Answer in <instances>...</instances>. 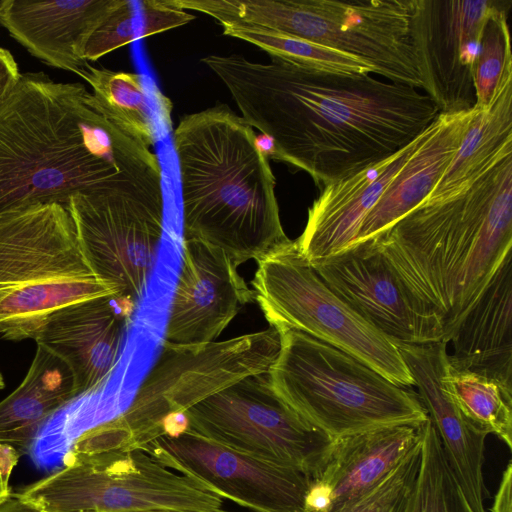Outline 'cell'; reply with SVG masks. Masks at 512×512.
<instances>
[{"instance_id": "cell-1", "label": "cell", "mask_w": 512, "mask_h": 512, "mask_svg": "<svg viewBox=\"0 0 512 512\" xmlns=\"http://www.w3.org/2000/svg\"><path fill=\"white\" fill-rule=\"evenodd\" d=\"M270 58L258 63L210 55L202 62L226 86L245 122L270 140L269 158L306 171L317 185L390 157L439 115L433 100L411 85Z\"/></svg>"}, {"instance_id": "cell-2", "label": "cell", "mask_w": 512, "mask_h": 512, "mask_svg": "<svg viewBox=\"0 0 512 512\" xmlns=\"http://www.w3.org/2000/svg\"><path fill=\"white\" fill-rule=\"evenodd\" d=\"M112 189L162 191L158 156L105 117L82 83L22 74L0 105V214Z\"/></svg>"}, {"instance_id": "cell-3", "label": "cell", "mask_w": 512, "mask_h": 512, "mask_svg": "<svg viewBox=\"0 0 512 512\" xmlns=\"http://www.w3.org/2000/svg\"><path fill=\"white\" fill-rule=\"evenodd\" d=\"M373 237L449 343L512 252V151L458 194L423 201Z\"/></svg>"}, {"instance_id": "cell-4", "label": "cell", "mask_w": 512, "mask_h": 512, "mask_svg": "<svg viewBox=\"0 0 512 512\" xmlns=\"http://www.w3.org/2000/svg\"><path fill=\"white\" fill-rule=\"evenodd\" d=\"M183 239L223 251L236 266L288 246L269 158L252 127L225 105L185 115L173 133Z\"/></svg>"}, {"instance_id": "cell-5", "label": "cell", "mask_w": 512, "mask_h": 512, "mask_svg": "<svg viewBox=\"0 0 512 512\" xmlns=\"http://www.w3.org/2000/svg\"><path fill=\"white\" fill-rule=\"evenodd\" d=\"M115 296L80 245L64 203H35L0 214V337L32 339L57 311Z\"/></svg>"}, {"instance_id": "cell-6", "label": "cell", "mask_w": 512, "mask_h": 512, "mask_svg": "<svg viewBox=\"0 0 512 512\" xmlns=\"http://www.w3.org/2000/svg\"><path fill=\"white\" fill-rule=\"evenodd\" d=\"M279 353L267 372L274 392L331 440L428 419L418 393L308 334L277 329Z\"/></svg>"}, {"instance_id": "cell-7", "label": "cell", "mask_w": 512, "mask_h": 512, "mask_svg": "<svg viewBox=\"0 0 512 512\" xmlns=\"http://www.w3.org/2000/svg\"><path fill=\"white\" fill-rule=\"evenodd\" d=\"M182 9L302 38L369 64L391 82L424 87L411 28L412 0H179Z\"/></svg>"}, {"instance_id": "cell-8", "label": "cell", "mask_w": 512, "mask_h": 512, "mask_svg": "<svg viewBox=\"0 0 512 512\" xmlns=\"http://www.w3.org/2000/svg\"><path fill=\"white\" fill-rule=\"evenodd\" d=\"M280 350L276 328L201 344L165 341L129 407L95 426L97 451L142 447L161 435L163 420L245 378L266 374Z\"/></svg>"}, {"instance_id": "cell-9", "label": "cell", "mask_w": 512, "mask_h": 512, "mask_svg": "<svg viewBox=\"0 0 512 512\" xmlns=\"http://www.w3.org/2000/svg\"><path fill=\"white\" fill-rule=\"evenodd\" d=\"M64 456L62 469L16 495L47 512H227L207 485L142 448Z\"/></svg>"}, {"instance_id": "cell-10", "label": "cell", "mask_w": 512, "mask_h": 512, "mask_svg": "<svg viewBox=\"0 0 512 512\" xmlns=\"http://www.w3.org/2000/svg\"><path fill=\"white\" fill-rule=\"evenodd\" d=\"M257 263L254 299L270 326L304 332L357 358L398 386L414 385L396 344L323 282L300 254L296 240Z\"/></svg>"}, {"instance_id": "cell-11", "label": "cell", "mask_w": 512, "mask_h": 512, "mask_svg": "<svg viewBox=\"0 0 512 512\" xmlns=\"http://www.w3.org/2000/svg\"><path fill=\"white\" fill-rule=\"evenodd\" d=\"M186 415L189 431L309 476L333 441L274 392L267 373L240 380L192 406Z\"/></svg>"}, {"instance_id": "cell-12", "label": "cell", "mask_w": 512, "mask_h": 512, "mask_svg": "<svg viewBox=\"0 0 512 512\" xmlns=\"http://www.w3.org/2000/svg\"><path fill=\"white\" fill-rule=\"evenodd\" d=\"M65 206L97 277L119 298H141L163 234V191L79 192Z\"/></svg>"}, {"instance_id": "cell-13", "label": "cell", "mask_w": 512, "mask_h": 512, "mask_svg": "<svg viewBox=\"0 0 512 512\" xmlns=\"http://www.w3.org/2000/svg\"><path fill=\"white\" fill-rule=\"evenodd\" d=\"M165 467L190 476L255 512H304L310 476L233 450L192 431L160 435L140 447Z\"/></svg>"}, {"instance_id": "cell-14", "label": "cell", "mask_w": 512, "mask_h": 512, "mask_svg": "<svg viewBox=\"0 0 512 512\" xmlns=\"http://www.w3.org/2000/svg\"><path fill=\"white\" fill-rule=\"evenodd\" d=\"M511 1L412 0L414 48L428 95L441 114L475 106L474 67L487 20Z\"/></svg>"}, {"instance_id": "cell-15", "label": "cell", "mask_w": 512, "mask_h": 512, "mask_svg": "<svg viewBox=\"0 0 512 512\" xmlns=\"http://www.w3.org/2000/svg\"><path fill=\"white\" fill-rule=\"evenodd\" d=\"M310 265L339 298L394 343L445 339L439 317L408 291L374 237Z\"/></svg>"}, {"instance_id": "cell-16", "label": "cell", "mask_w": 512, "mask_h": 512, "mask_svg": "<svg viewBox=\"0 0 512 512\" xmlns=\"http://www.w3.org/2000/svg\"><path fill=\"white\" fill-rule=\"evenodd\" d=\"M253 299V291L223 251L196 239H184L181 271L171 301L165 341L175 344L214 341Z\"/></svg>"}, {"instance_id": "cell-17", "label": "cell", "mask_w": 512, "mask_h": 512, "mask_svg": "<svg viewBox=\"0 0 512 512\" xmlns=\"http://www.w3.org/2000/svg\"><path fill=\"white\" fill-rule=\"evenodd\" d=\"M447 345L445 339L426 344L396 343L469 507L473 512H485L483 464L487 434L464 416L445 384Z\"/></svg>"}, {"instance_id": "cell-18", "label": "cell", "mask_w": 512, "mask_h": 512, "mask_svg": "<svg viewBox=\"0 0 512 512\" xmlns=\"http://www.w3.org/2000/svg\"><path fill=\"white\" fill-rule=\"evenodd\" d=\"M118 297L79 302L55 312L34 341L70 370L79 397L97 389L112 373L126 330Z\"/></svg>"}, {"instance_id": "cell-19", "label": "cell", "mask_w": 512, "mask_h": 512, "mask_svg": "<svg viewBox=\"0 0 512 512\" xmlns=\"http://www.w3.org/2000/svg\"><path fill=\"white\" fill-rule=\"evenodd\" d=\"M120 0L0 1V27L31 55L78 74L88 39Z\"/></svg>"}, {"instance_id": "cell-20", "label": "cell", "mask_w": 512, "mask_h": 512, "mask_svg": "<svg viewBox=\"0 0 512 512\" xmlns=\"http://www.w3.org/2000/svg\"><path fill=\"white\" fill-rule=\"evenodd\" d=\"M427 128L390 157L324 185L308 210L303 233L296 240L300 254L309 263L337 254L355 242L364 218L420 145Z\"/></svg>"}, {"instance_id": "cell-21", "label": "cell", "mask_w": 512, "mask_h": 512, "mask_svg": "<svg viewBox=\"0 0 512 512\" xmlns=\"http://www.w3.org/2000/svg\"><path fill=\"white\" fill-rule=\"evenodd\" d=\"M421 440V425L371 429L332 441L310 483L340 512L376 487Z\"/></svg>"}, {"instance_id": "cell-22", "label": "cell", "mask_w": 512, "mask_h": 512, "mask_svg": "<svg viewBox=\"0 0 512 512\" xmlns=\"http://www.w3.org/2000/svg\"><path fill=\"white\" fill-rule=\"evenodd\" d=\"M479 110L473 107L456 114L439 113L420 145L364 218L355 242L386 230L427 198Z\"/></svg>"}, {"instance_id": "cell-23", "label": "cell", "mask_w": 512, "mask_h": 512, "mask_svg": "<svg viewBox=\"0 0 512 512\" xmlns=\"http://www.w3.org/2000/svg\"><path fill=\"white\" fill-rule=\"evenodd\" d=\"M449 365L512 388V252L449 339Z\"/></svg>"}, {"instance_id": "cell-24", "label": "cell", "mask_w": 512, "mask_h": 512, "mask_svg": "<svg viewBox=\"0 0 512 512\" xmlns=\"http://www.w3.org/2000/svg\"><path fill=\"white\" fill-rule=\"evenodd\" d=\"M77 397L68 367L37 346L22 382L0 401V443L28 453L48 419Z\"/></svg>"}, {"instance_id": "cell-25", "label": "cell", "mask_w": 512, "mask_h": 512, "mask_svg": "<svg viewBox=\"0 0 512 512\" xmlns=\"http://www.w3.org/2000/svg\"><path fill=\"white\" fill-rule=\"evenodd\" d=\"M511 151L512 59H509L491 102L473 118L457 152L424 201H441L458 194Z\"/></svg>"}, {"instance_id": "cell-26", "label": "cell", "mask_w": 512, "mask_h": 512, "mask_svg": "<svg viewBox=\"0 0 512 512\" xmlns=\"http://www.w3.org/2000/svg\"><path fill=\"white\" fill-rule=\"evenodd\" d=\"M77 75L91 86L105 117L142 145L154 146L156 131L141 74L87 64Z\"/></svg>"}, {"instance_id": "cell-27", "label": "cell", "mask_w": 512, "mask_h": 512, "mask_svg": "<svg viewBox=\"0 0 512 512\" xmlns=\"http://www.w3.org/2000/svg\"><path fill=\"white\" fill-rule=\"evenodd\" d=\"M445 384L464 416L512 449V388L482 374L448 364Z\"/></svg>"}, {"instance_id": "cell-28", "label": "cell", "mask_w": 512, "mask_h": 512, "mask_svg": "<svg viewBox=\"0 0 512 512\" xmlns=\"http://www.w3.org/2000/svg\"><path fill=\"white\" fill-rule=\"evenodd\" d=\"M421 433L418 474L399 512H473L452 473L429 417L421 424Z\"/></svg>"}, {"instance_id": "cell-29", "label": "cell", "mask_w": 512, "mask_h": 512, "mask_svg": "<svg viewBox=\"0 0 512 512\" xmlns=\"http://www.w3.org/2000/svg\"><path fill=\"white\" fill-rule=\"evenodd\" d=\"M223 34L249 42L270 57L302 67L337 73H375L366 62L323 45L270 30L246 25H225Z\"/></svg>"}, {"instance_id": "cell-30", "label": "cell", "mask_w": 512, "mask_h": 512, "mask_svg": "<svg viewBox=\"0 0 512 512\" xmlns=\"http://www.w3.org/2000/svg\"><path fill=\"white\" fill-rule=\"evenodd\" d=\"M512 3L495 12L486 22L474 67V86L478 109L486 108L499 84L504 67L512 59L508 13Z\"/></svg>"}, {"instance_id": "cell-31", "label": "cell", "mask_w": 512, "mask_h": 512, "mask_svg": "<svg viewBox=\"0 0 512 512\" xmlns=\"http://www.w3.org/2000/svg\"><path fill=\"white\" fill-rule=\"evenodd\" d=\"M421 440L376 487L340 512H399L418 474Z\"/></svg>"}, {"instance_id": "cell-32", "label": "cell", "mask_w": 512, "mask_h": 512, "mask_svg": "<svg viewBox=\"0 0 512 512\" xmlns=\"http://www.w3.org/2000/svg\"><path fill=\"white\" fill-rule=\"evenodd\" d=\"M140 38L136 2L120 0L87 41L84 57L96 61L104 55Z\"/></svg>"}, {"instance_id": "cell-33", "label": "cell", "mask_w": 512, "mask_h": 512, "mask_svg": "<svg viewBox=\"0 0 512 512\" xmlns=\"http://www.w3.org/2000/svg\"><path fill=\"white\" fill-rule=\"evenodd\" d=\"M140 21V39L187 24L195 16L173 4L172 0L136 2Z\"/></svg>"}, {"instance_id": "cell-34", "label": "cell", "mask_w": 512, "mask_h": 512, "mask_svg": "<svg viewBox=\"0 0 512 512\" xmlns=\"http://www.w3.org/2000/svg\"><path fill=\"white\" fill-rule=\"evenodd\" d=\"M21 73L11 52L0 47V105L18 84Z\"/></svg>"}, {"instance_id": "cell-35", "label": "cell", "mask_w": 512, "mask_h": 512, "mask_svg": "<svg viewBox=\"0 0 512 512\" xmlns=\"http://www.w3.org/2000/svg\"><path fill=\"white\" fill-rule=\"evenodd\" d=\"M20 456L21 455L10 445L0 443V504L12 495L9 487V479Z\"/></svg>"}, {"instance_id": "cell-36", "label": "cell", "mask_w": 512, "mask_h": 512, "mask_svg": "<svg viewBox=\"0 0 512 512\" xmlns=\"http://www.w3.org/2000/svg\"><path fill=\"white\" fill-rule=\"evenodd\" d=\"M491 512H512V462L502 473L501 482L494 498Z\"/></svg>"}, {"instance_id": "cell-37", "label": "cell", "mask_w": 512, "mask_h": 512, "mask_svg": "<svg viewBox=\"0 0 512 512\" xmlns=\"http://www.w3.org/2000/svg\"><path fill=\"white\" fill-rule=\"evenodd\" d=\"M0 512H47L21 499L16 494L11 495L0 504Z\"/></svg>"}, {"instance_id": "cell-38", "label": "cell", "mask_w": 512, "mask_h": 512, "mask_svg": "<svg viewBox=\"0 0 512 512\" xmlns=\"http://www.w3.org/2000/svg\"><path fill=\"white\" fill-rule=\"evenodd\" d=\"M133 512H182V511L155 509V510H143V511H133Z\"/></svg>"}]
</instances>
